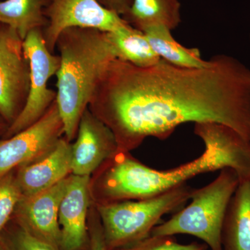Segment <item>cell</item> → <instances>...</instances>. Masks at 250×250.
<instances>
[{
    "label": "cell",
    "instance_id": "44dd1931",
    "mask_svg": "<svg viewBox=\"0 0 250 250\" xmlns=\"http://www.w3.org/2000/svg\"><path fill=\"white\" fill-rule=\"evenodd\" d=\"M6 250H57L39 241L22 228L13 237L11 243L5 246Z\"/></svg>",
    "mask_w": 250,
    "mask_h": 250
},
{
    "label": "cell",
    "instance_id": "8fae6325",
    "mask_svg": "<svg viewBox=\"0 0 250 250\" xmlns=\"http://www.w3.org/2000/svg\"><path fill=\"white\" fill-rule=\"evenodd\" d=\"M72 144V174L90 176L118 150L114 134L87 108Z\"/></svg>",
    "mask_w": 250,
    "mask_h": 250
},
{
    "label": "cell",
    "instance_id": "ac0fdd59",
    "mask_svg": "<svg viewBox=\"0 0 250 250\" xmlns=\"http://www.w3.org/2000/svg\"><path fill=\"white\" fill-rule=\"evenodd\" d=\"M109 33L117 59L140 67L152 66L161 59L153 50L146 34L130 24Z\"/></svg>",
    "mask_w": 250,
    "mask_h": 250
},
{
    "label": "cell",
    "instance_id": "7402d4cb",
    "mask_svg": "<svg viewBox=\"0 0 250 250\" xmlns=\"http://www.w3.org/2000/svg\"><path fill=\"white\" fill-rule=\"evenodd\" d=\"M90 227V250H108L104 238L103 228L98 213L92 215Z\"/></svg>",
    "mask_w": 250,
    "mask_h": 250
},
{
    "label": "cell",
    "instance_id": "7a4b0ae2",
    "mask_svg": "<svg viewBox=\"0 0 250 250\" xmlns=\"http://www.w3.org/2000/svg\"><path fill=\"white\" fill-rule=\"evenodd\" d=\"M194 133L205 150L193 161L166 170L151 168L129 152L118 150L98 169L90 195L96 204L141 200L187 184L199 174L230 167L239 182L250 179V141L236 130L215 123H195Z\"/></svg>",
    "mask_w": 250,
    "mask_h": 250
},
{
    "label": "cell",
    "instance_id": "ffe728a7",
    "mask_svg": "<svg viewBox=\"0 0 250 250\" xmlns=\"http://www.w3.org/2000/svg\"><path fill=\"white\" fill-rule=\"evenodd\" d=\"M206 244L192 243L184 245L177 243L172 236H149L129 246L116 250H207Z\"/></svg>",
    "mask_w": 250,
    "mask_h": 250
},
{
    "label": "cell",
    "instance_id": "484cf974",
    "mask_svg": "<svg viewBox=\"0 0 250 250\" xmlns=\"http://www.w3.org/2000/svg\"></svg>",
    "mask_w": 250,
    "mask_h": 250
},
{
    "label": "cell",
    "instance_id": "5bb4252c",
    "mask_svg": "<svg viewBox=\"0 0 250 250\" xmlns=\"http://www.w3.org/2000/svg\"><path fill=\"white\" fill-rule=\"evenodd\" d=\"M222 246L223 250H250V179L239 182L229 202Z\"/></svg>",
    "mask_w": 250,
    "mask_h": 250
},
{
    "label": "cell",
    "instance_id": "30bf717a",
    "mask_svg": "<svg viewBox=\"0 0 250 250\" xmlns=\"http://www.w3.org/2000/svg\"><path fill=\"white\" fill-rule=\"evenodd\" d=\"M69 176L44 191L21 197L14 211L21 228L57 250H61L59 207L66 190Z\"/></svg>",
    "mask_w": 250,
    "mask_h": 250
},
{
    "label": "cell",
    "instance_id": "8992f818",
    "mask_svg": "<svg viewBox=\"0 0 250 250\" xmlns=\"http://www.w3.org/2000/svg\"><path fill=\"white\" fill-rule=\"evenodd\" d=\"M23 48L30 67L29 93L22 111L6 130L5 139L39 121L57 99V91L49 89L47 84L57 75L60 57L49 51L42 29L29 32L23 41Z\"/></svg>",
    "mask_w": 250,
    "mask_h": 250
},
{
    "label": "cell",
    "instance_id": "9c48e42d",
    "mask_svg": "<svg viewBox=\"0 0 250 250\" xmlns=\"http://www.w3.org/2000/svg\"><path fill=\"white\" fill-rule=\"evenodd\" d=\"M62 134L63 125L55 100L39 121L0 141V177L44 155Z\"/></svg>",
    "mask_w": 250,
    "mask_h": 250
},
{
    "label": "cell",
    "instance_id": "6da1fadb",
    "mask_svg": "<svg viewBox=\"0 0 250 250\" xmlns=\"http://www.w3.org/2000/svg\"><path fill=\"white\" fill-rule=\"evenodd\" d=\"M88 108L125 152L148 137L167 139L188 123L226 125L250 141V70L225 54L213 56L202 68L161 59L140 67L116 59L99 81Z\"/></svg>",
    "mask_w": 250,
    "mask_h": 250
},
{
    "label": "cell",
    "instance_id": "e0dca14e",
    "mask_svg": "<svg viewBox=\"0 0 250 250\" xmlns=\"http://www.w3.org/2000/svg\"><path fill=\"white\" fill-rule=\"evenodd\" d=\"M47 0H5L0 1V23L13 28L24 40L29 32L43 30L47 24Z\"/></svg>",
    "mask_w": 250,
    "mask_h": 250
},
{
    "label": "cell",
    "instance_id": "7c38bea8",
    "mask_svg": "<svg viewBox=\"0 0 250 250\" xmlns=\"http://www.w3.org/2000/svg\"><path fill=\"white\" fill-rule=\"evenodd\" d=\"M90 176L70 174L59 210L61 250H81L88 238Z\"/></svg>",
    "mask_w": 250,
    "mask_h": 250
},
{
    "label": "cell",
    "instance_id": "4fadbf2b",
    "mask_svg": "<svg viewBox=\"0 0 250 250\" xmlns=\"http://www.w3.org/2000/svg\"><path fill=\"white\" fill-rule=\"evenodd\" d=\"M72 174V144L61 138L50 150L21 166L16 180L22 196H30L54 187Z\"/></svg>",
    "mask_w": 250,
    "mask_h": 250
},
{
    "label": "cell",
    "instance_id": "9a60e30c",
    "mask_svg": "<svg viewBox=\"0 0 250 250\" xmlns=\"http://www.w3.org/2000/svg\"><path fill=\"white\" fill-rule=\"evenodd\" d=\"M131 27L144 32L148 28L163 25L170 30L182 21L179 0H133L131 7L122 17Z\"/></svg>",
    "mask_w": 250,
    "mask_h": 250
},
{
    "label": "cell",
    "instance_id": "5b68a950",
    "mask_svg": "<svg viewBox=\"0 0 250 250\" xmlns=\"http://www.w3.org/2000/svg\"><path fill=\"white\" fill-rule=\"evenodd\" d=\"M220 170L213 182L201 188L194 189L189 205L156 226L151 236L191 235L202 240L211 250H223L224 219L239 178L232 168L225 167Z\"/></svg>",
    "mask_w": 250,
    "mask_h": 250
},
{
    "label": "cell",
    "instance_id": "ba28073f",
    "mask_svg": "<svg viewBox=\"0 0 250 250\" xmlns=\"http://www.w3.org/2000/svg\"><path fill=\"white\" fill-rule=\"evenodd\" d=\"M45 15L47 24L42 35L52 53L59 35L68 28L114 32L129 25L121 16L105 9L98 0H47Z\"/></svg>",
    "mask_w": 250,
    "mask_h": 250
},
{
    "label": "cell",
    "instance_id": "d6986e66",
    "mask_svg": "<svg viewBox=\"0 0 250 250\" xmlns=\"http://www.w3.org/2000/svg\"><path fill=\"white\" fill-rule=\"evenodd\" d=\"M21 197L22 192L13 172L0 177V235L14 213Z\"/></svg>",
    "mask_w": 250,
    "mask_h": 250
},
{
    "label": "cell",
    "instance_id": "cb8c5ba5",
    "mask_svg": "<svg viewBox=\"0 0 250 250\" xmlns=\"http://www.w3.org/2000/svg\"><path fill=\"white\" fill-rule=\"evenodd\" d=\"M3 127H4V124H3L2 122H1V119H0V131L3 129Z\"/></svg>",
    "mask_w": 250,
    "mask_h": 250
},
{
    "label": "cell",
    "instance_id": "2e32d148",
    "mask_svg": "<svg viewBox=\"0 0 250 250\" xmlns=\"http://www.w3.org/2000/svg\"><path fill=\"white\" fill-rule=\"evenodd\" d=\"M171 31L165 26L157 25L148 28L143 32L161 60L187 68H202L210 65V59L206 61L202 59L200 49L181 45L174 39Z\"/></svg>",
    "mask_w": 250,
    "mask_h": 250
},
{
    "label": "cell",
    "instance_id": "603a6c76",
    "mask_svg": "<svg viewBox=\"0 0 250 250\" xmlns=\"http://www.w3.org/2000/svg\"><path fill=\"white\" fill-rule=\"evenodd\" d=\"M98 1L105 9L123 17L129 11L133 0H98Z\"/></svg>",
    "mask_w": 250,
    "mask_h": 250
},
{
    "label": "cell",
    "instance_id": "3957f363",
    "mask_svg": "<svg viewBox=\"0 0 250 250\" xmlns=\"http://www.w3.org/2000/svg\"><path fill=\"white\" fill-rule=\"evenodd\" d=\"M56 47L60 57L56 103L65 138L70 142L99 81L117 56L109 33L92 28L65 29Z\"/></svg>",
    "mask_w": 250,
    "mask_h": 250
},
{
    "label": "cell",
    "instance_id": "52a82bcc",
    "mask_svg": "<svg viewBox=\"0 0 250 250\" xmlns=\"http://www.w3.org/2000/svg\"><path fill=\"white\" fill-rule=\"evenodd\" d=\"M29 81L22 39L13 28L0 23V116L9 125L25 104Z\"/></svg>",
    "mask_w": 250,
    "mask_h": 250
},
{
    "label": "cell",
    "instance_id": "277c9868",
    "mask_svg": "<svg viewBox=\"0 0 250 250\" xmlns=\"http://www.w3.org/2000/svg\"><path fill=\"white\" fill-rule=\"evenodd\" d=\"M195 188L188 184L141 200L95 204L108 250L129 246L150 236L164 215L180 209Z\"/></svg>",
    "mask_w": 250,
    "mask_h": 250
},
{
    "label": "cell",
    "instance_id": "d4e9b609",
    "mask_svg": "<svg viewBox=\"0 0 250 250\" xmlns=\"http://www.w3.org/2000/svg\"><path fill=\"white\" fill-rule=\"evenodd\" d=\"M0 250H6V248H5L4 245L0 244Z\"/></svg>",
    "mask_w": 250,
    "mask_h": 250
}]
</instances>
